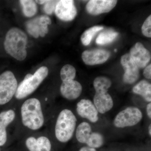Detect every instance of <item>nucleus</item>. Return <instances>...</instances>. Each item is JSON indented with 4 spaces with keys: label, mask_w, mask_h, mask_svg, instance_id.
Listing matches in <instances>:
<instances>
[{
    "label": "nucleus",
    "mask_w": 151,
    "mask_h": 151,
    "mask_svg": "<svg viewBox=\"0 0 151 151\" xmlns=\"http://www.w3.org/2000/svg\"><path fill=\"white\" fill-rule=\"evenodd\" d=\"M27 35L18 28L13 27L6 34L4 47L8 54L15 59L22 61L27 55Z\"/></svg>",
    "instance_id": "1"
},
{
    "label": "nucleus",
    "mask_w": 151,
    "mask_h": 151,
    "mask_svg": "<svg viewBox=\"0 0 151 151\" xmlns=\"http://www.w3.org/2000/svg\"><path fill=\"white\" fill-rule=\"evenodd\" d=\"M22 122L29 129L36 130L40 129L44 123V118L40 101L36 98L26 100L21 108Z\"/></svg>",
    "instance_id": "2"
},
{
    "label": "nucleus",
    "mask_w": 151,
    "mask_h": 151,
    "mask_svg": "<svg viewBox=\"0 0 151 151\" xmlns=\"http://www.w3.org/2000/svg\"><path fill=\"white\" fill-rule=\"evenodd\" d=\"M76 119L73 112L64 109L60 113L55 127V135L61 142H66L73 137L76 126Z\"/></svg>",
    "instance_id": "3"
},
{
    "label": "nucleus",
    "mask_w": 151,
    "mask_h": 151,
    "mask_svg": "<svg viewBox=\"0 0 151 151\" xmlns=\"http://www.w3.org/2000/svg\"><path fill=\"white\" fill-rule=\"evenodd\" d=\"M46 66L40 68L34 74L28 73L18 86L15 97L18 100L23 99L32 94L37 89L48 74Z\"/></svg>",
    "instance_id": "4"
},
{
    "label": "nucleus",
    "mask_w": 151,
    "mask_h": 151,
    "mask_svg": "<svg viewBox=\"0 0 151 151\" xmlns=\"http://www.w3.org/2000/svg\"><path fill=\"white\" fill-rule=\"evenodd\" d=\"M17 81L12 71L7 70L0 75V105L9 103L16 92Z\"/></svg>",
    "instance_id": "5"
},
{
    "label": "nucleus",
    "mask_w": 151,
    "mask_h": 151,
    "mask_svg": "<svg viewBox=\"0 0 151 151\" xmlns=\"http://www.w3.org/2000/svg\"><path fill=\"white\" fill-rule=\"evenodd\" d=\"M143 115L137 108L128 107L116 116L114 119L115 127L119 128L132 127L137 125L142 119Z\"/></svg>",
    "instance_id": "6"
},
{
    "label": "nucleus",
    "mask_w": 151,
    "mask_h": 151,
    "mask_svg": "<svg viewBox=\"0 0 151 151\" xmlns=\"http://www.w3.org/2000/svg\"><path fill=\"white\" fill-rule=\"evenodd\" d=\"M51 21L47 15H41L29 20L26 23L27 30L30 35L37 38L44 37L48 32V25Z\"/></svg>",
    "instance_id": "7"
},
{
    "label": "nucleus",
    "mask_w": 151,
    "mask_h": 151,
    "mask_svg": "<svg viewBox=\"0 0 151 151\" xmlns=\"http://www.w3.org/2000/svg\"><path fill=\"white\" fill-rule=\"evenodd\" d=\"M121 63L125 71L123 76L124 82L127 84H132L137 81L139 77V68L129 53L122 57Z\"/></svg>",
    "instance_id": "8"
},
{
    "label": "nucleus",
    "mask_w": 151,
    "mask_h": 151,
    "mask_svg": "<svg viewBox=\"0 0 151 151\" xmlns=\"http://www.w3.org/2000/svg\"><path fill=\"white\" fill-rule=\"evenodd\" d=\"M54 12L58 18L64 21L72 20L77 14L74 1L71 0L58 1Z\"/></svg>",
    "instance_id": "9"
},
{
    "label": "nucleus",
    "mask_w": 151,
    "mask_h": 151,
    "mask_svg": "<svg viewBox=\"0 0 151 151\" xmlns=\"http://www.w3.org/2000/svg\"><path fill=\"white\" fill-rule=\"evenodd\" d=\"M117 1L113 0H91L86 4L87 12L90 14L97 15L109 12L115 6Z\"/></svg>",
    "instance_id": "10"
},
{
    "label": "nucleus",
    "mask_w": 151,
    "mask_h": 151,
    "mask_svg": "<svg viewBox=\"0 0 151 151\" xmlns=\"http://www.w3.org/2000/svg\"><path fill=\"white\" fill-rule=\"evenodd\" d=\"M129 54L139 68L146 67L151 60L150 52L139 42L131 48Z\"/></svg>",
    "instance_id": "11"
},
{
    "label": "nucleus",
    "mask_w": 151,
    "mask_h": 151,
    "mask_svg": "<svg viewBox=\"0 0 151 151\" xmlns=\"http://www.w3.org/2000/svg\"><path fill=\"white\" fill-rule=\"evenodd\" d=\"M76 111L82 118L96 123L99 119L98 112L94 103L89 100L82 99L77 104Z\"/></svg>",
    "instance_id": "12"
},
{
    "label": "nucleus",
    "mask_w": 151,
    "mask_h": 151,
    "mask_svg": "<svg viewBox=\"0 0 151 151\" xmlns=\"http://www.w3.org/2000/svg\"><path fill=\"white\" fill-rule=\"evenodd\" d=\"M110 56V52L108 50L95 49L83 52L81 57L85 64L93 65L104 63L108 60Z\"/></svg>",
    "instance_id": "13"
},
{
    "label": "nucleus",
    "mask_w": 151,
    "mask_h": 151,
    "mask_svg": "<svg viewBox=\"0 0 151 151\" xmlns=\"http://www.w3.org/2000/svg\"><path fill=\"white\" fill-rule=\"evenodd\" d=\"M82 91L81 84L74 80L63 81L60 87L63 97L69 100L77 99L81 95Z\"/></svg>",
    "instance_id": "14"
},
{
    "label": "nucleus",
    "mask_w": 151,
    "mask_h": 151,
    "mask_svg": "<svg viewBox=\"0 0 151 151\" xmlns=\"http://www.w3.org/2000/svg\"><path fill=\"white\" fill-rule=\"evenodd\" d=\"M94 104L98 113L104 114L113 108V101L108 91H96L94 97Z\"/></svg>",
    "instance_id": "15"
},
{
    "label": "nucleus",
    "mask_w": 151,
    "mask_h": 151,
    "mask_svg": "<svg viewBox=\"0 0 151 151\" xmlns=\"http://www.w3.org/2000/svg\"><path fill=\"white\" fill-rule=\"evenodd\" d=\"M15 117V113L12 110L3 111L0 113V146L4 145L7 141V127Z\"/></svg>",
    "instance_id": "16"
},
{
    "label": "nucleus",
    "mask_w": 151,
    "mask_h": 151,
    "mask_svg": "<svg viewBox=\"0 0 151 151\" xmlns=\"http://www.w3.org/2000/svg\"><path fill=\"white\" fill-rule=\"evenodd\" d=\"M26 145L29 151H50L51 143L48 138L41 137L35 139L33 137L28 138Z\"/></svg>",
    "instance_id": "17"
},
{
    "label": "nucleus",
    "mask_w": 151,
    "mask_h": 151,
    "mask_svg": "<svg viewBox=\"0 0 151 151\" xmlns=\"http://www.w3.org/2000/svg\"><path fill=\"white\" fill-rule=\"evenodd\" d=\"M133 92L141 95L146 101L151 102V84L148 81L142 80L133 87Z\"/></svg>",
    "instance_id": "18"
},
{
    "label": "nucleus",
    "mask_w": 151,
    "mask_h": 151,
    "mask_svg": "<svg viewBox=\"0 0 151 151\" xmlns=\"http://www.w3.org/2000/svg\"><path fill=\"white\" fill-rule=\"evenodd\" d=\"M92 133L90 125L87 122H82L76 129V139L79 142L86 144Z\"/></svg>",
    "instance_id": "19"
},
{
    "label": "nucleus",
    "mask_w": 151,
    "mask_h": 151,
    "mask_svg": "<svg viewBox=\"0 0 151 151\" xmlns=\"http://www.w3.org/2000/svg\"><path fill=\"white\" fill-rule=\"evenodd\" d=\"M22 8L23 13L25 17H31L35 15L37 12V7L35 1L22 0L19 1Z\"/></svg>",
    "instance_id": "20"
},
{
    "label": "nucleus",
    "mask_w": 151,
    "mask_h": 151,
    "mask_svg": "<svg viewBox=\"0 0 151 151\" xmlns=\"http://www.w3.org/2000/svg\"><path fill=\"white\" fill-rule=\"evenodd\" d=\"M119 34L113 30L104 31L100 34L96 39V42L99 45H105L112 42L117 37Z\"/></svg>",
    "instance_id": "21"
},
{
    "label": "nucleus",
    "mask_w": 151,
    "mask_h": 151,
    "mask_svg": "<svg viewBox=\"0 0 151 151\" xmlns=\"http://www.w3.org/2000/svg\"><path fill=\"white\" fill-rule=\"evenodd\" d=\"M103 29V27L101 26H95L86 30L81 36L82 43L85 46L89 45L95 35Z\"/></svg>",
    "instance_id": "22"
},
{
    "label": "nucleus",
    "mask_w": 151,
    "mask_h": 151,
    "mask_svg": "<svg viewBox=\"0 0 151 151\" xmlns=\"http://www.w3.org/2000/svg\"><path fill=\"white\" fill-rule=\"evenodd\" d=\"M111 84L112 82L111 80L109 78L103 76L97 77L95 78L93 82V86L95 92L102 90L108 91Z\"/></svg>",
    "instance_id": "23"
},
{
    "label": "nucleus",
    "mask_w": 151,
    "mask_h": 151,
    "mask_svg": "<svg viewBox=\"0 0 151 151\" xmlns=\"http://www.w3.org/2000/svg\"><path fill=\"white\" fill-rule=\"evenodd\" d=\"M76 75V70L73 65L67 64L61 68L60 76L62 81L74 80Z\"/></svg>",
    "instance_id": "24"
},
{
    "label": "nucleus",
    "mask_w": 151,
    "mask_h": 151,
    "mask_svg": "<svg viewBox=\"0 0 151 151\" xmlns=\"http://www.w3.org/2000/svg\"><path fill=\"white\" fill-rule=\"evenodd\" d=\"M103 143V136L99 133L92 132L86 144L90 147L93 148L100 147Z\"/></svg>",
    "instance_id": "25"
},
{
    "label": "nucleus",
    "mask_w": 151,
    "mask_h": 151,
    "mask_svg": "<svg viewBox=\"0 0 151 151\" xmlns=\"http://www.w3.org/2000/svg\"><path fill=\"white\" fill-rule=\"evenodd\" d=\"M142 32L145 36L151 37V16H149L145 20L142 27Z\"/></svg>",
    "instance_id": "26"
},
{
    "label": "nucleus",
    "mask_w": 151,
    "mask_h": 151,
    "mask_svg": "<svg viewBox=\"0 0 151 151\" xmlns=\"http://www.w3.org/2000/svg\"><path fill=\"white\" fill-rule=\"evenodd\" d=\"M58 1H46L44 5L43 9L45 13L51 15L55 12V7Z\"/></svg>",
    "instance_id": "27"
},
{
    "label": "nucleus",
    "mask_w": 151,
    "mask_h": 151,
    "mask_svg": "<svg viewBox=\"0 0 151 151\" xmlns=\"http://www.w3.org/2000/svg\"><path fill=\"white\" fill-rule=\"evenodd\" d=\"M143 75L146 78L148 79L151 78V64L147 66L145 68L143 72Z\"/></svg>",
    "instance_id": "28"
},
{
    "label": "nucleus",
    "mask_w": 151,
    "mask_h": 151,
    "mask_svg": "<svg viewBox=\"0 0 151 151\" xmlns=\"http://www.w3.org/2000/svg\"><path fill=\"white\" fill-rule=\"evenodd\" d=\"M147 112L148 116L150 119L151 118V103H149L147 106Z\"/></svg>",
    "instance_id": "29"
},
{
    "label": "nucleus",
    "mask_w": 151,
    "mask_h": 151,
    "mask_svg": "<svg viewBox=\"0 0 151 151\" xmlns=\"http://www.w3.org/2000/svg\"><path fill=\"white\" fill-rule=\"evenodd\" d=\"M79 151H96L95 149L90 147H83L82 148L80 149Z\"/></svg>",
    "instance_id": "30"
},
{
    "label": "nucleus",
    "mask_w": 151,
    "mask_h": 151,
    "mask_svg": "<svg viewBox=\"0 0 151 151\" xmlns=\"http://www.w3.org/2000/svg\"><path fill=\"white\" fill-rule=\"evenodd\" d=\"M35 2L39 4H44L46 2V1H42H42H35Z\"/></svg>",
    "instance_id": "31"
},
{
    "label": "nucleus",
    "mask_w": 151,
    "mask_h": 151,
    "mask_svg": "<svg viewBox=\"0 0 151 151\" xmlns=\"http://www.w3.org/2000/svg\"><path fill=\"white\" fill-rule=\"evenodd\" d=\"M149 134L150 135V136L151 135V124H150V126L149 127Z\"/></svg>",
    "instance_id": "32"
}]
</instances>
